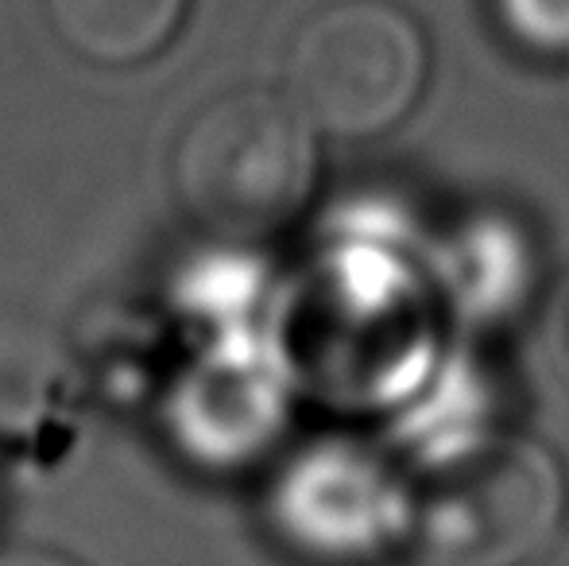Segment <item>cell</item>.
<instances>
[{
	"label": "cell",
	"mask_w": 569,
	"mask_h": 566,
	"mask_svg": "<svg viewBox=\"0 0 569 566\" xmlns=\"http://www.w3.org/2000/svg\"><path fill=\"white\" fill-rule=\"evenodd\" d=\"M500 20L539 54H569V0H496Z\"/></svg>",
	"instance_id": "5"
},
{
	"label": "cell",
	"mask_w": 569,
	"mask_h": 566,
	"mask_svg": "<svg viewBox=\"0 0 569 566\" xmlns=\"http://www.w3.org/2000/svg\"><path fill=\"white\" fill-rule=\"evenodd\" d=\"M174 195L226 241H260L315 187V125L287 93L232 90L194 113L174 143Z\"/></svg>",
	"instance_id": "1"
},
{
	"label": "cell",
	"mask_w": 569,
	"mask_h": 566,
	"mask_svg": "<svg viewBox=\"0 0 569 566\" xmlns=\"http://www.w3.org/2000/svg\"><path fill=\"white\" fill-rule=\"evenodd\" d=\"M422 28L391 0H333L287 51V98L315 129L376 137L399 125L427 86Z\"/></svg>",
	"instance_id": "2"
},
{
	"label": "cell",
	"mask_w": 569,
	"mask_h": 566,
	"mask_svg": "<svg viewBox=\"0 0 569 566\" xmlns=\"http://www.w3.org/2000/svg\"><path fill=\"white\" fill-rule=\"evenodd\" d=\"M54 36L74 54L128 67L174 36L187 0H43Z\"/></svg>",
	"instance_id": "4"
},
{
	"label": "cell",
	"mask_w": 569,
	"mask_h": 566,
	"mask_svg": "<svg viewBox=\"0 0 569 566\" xmlns=\"http://www.w3.org/2000/svg\"><path fill=\"white\" fill-rule=\"evenodd\" d=\"M566 508L562 469L542 446L496 438L472 446L422 508L435 566H527L550 547Z\"/></svg>",
	"instance_id": "3"
},
{
	"label": "cell",
	"mask_w": 569,
	"mask_h": 566,
	"mask_svg": "<svg viewBox=\"0 0 569 566\" xmlns=\"http://www.w3.org/2000/svg\"><path fill=\"white\" fill-rule=\"evenodd\" d=\"M542 566H569V552H562V555H555L550 563H542Z\"/></svg>",
	"instance_id": "7"
},
{
	"label": "cell",
	"mask_w": 569,
	"mask_h": 566,
	"mask_svg": "<svg viewBox=\"0 0 569 566\" xmlns=\"http://www.w3.org/2000/svg\"><path fill=\"white\" fill-rule=\"evenodd\" d=\"M0 566H70V563L39 552H12V555H0Z\"/></svg>",
	"instance_id": "6"
}]
</instances>
